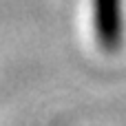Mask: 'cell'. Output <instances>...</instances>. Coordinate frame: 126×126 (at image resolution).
<instances>
[{"instance_id": "6da1fadb", "label": "cell", "mask_w": 126, "mask_h": 126, "mask_svg": "<svg viewBox=\"0 0 126 126\" xmlns=\"http://www.w3.org/2000/svg\"><path fill=\"white\" fill-rule=\"evenodd\" d=\"M95 35L104 51L115 53L124 35L122 0H95Z\"/></svg>"}]
</instances>
